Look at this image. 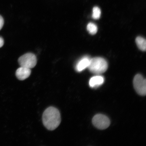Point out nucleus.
I'll return each mask as SVG.
<instances>
[{"label":"nucleus","mask_w":146,"mask_h":146,"mask_svg":"<svg viewBox=\"0 0 146 146\" xmlns=\"http://www.w3.org/2000/svg\"><path fill=\"white\" fill-rule=\"evenodd\" d=\"M4 23V19H3V17L1 15H0V30L3 28Z\"/></svg>","instance_id":"12"},{"label":"nucleus","mask_w":146,"mask_h":146,"mask_svg":"<svg viewBox=\"0 0 146 146\" xmlns=\"http://www.w3.org/2000/svg\"><path fill=\"white\" fill-rule=\"evenodd\" d=\"M92 123L95 127L100 129H106L110 124V120L105 115L97 114L93 118Z\"/></svg>","instance_id":"5"},{"label":"nucleus","mask_w":146,"mask_h":146,"mask_svg":"<svg viewBox=\"0 0 146 146\" xmlns=\"http://www.w3.org/2000/svg\"><path fill=\"white\" fill-rule=\"evenodd\" d=\"M4 40L1 37H0V48L2 47L4 44Z\"/></svg>","instance_id":"13"},{"label":"nucleus","mask_w":146,"mask_h":146,"mask_svg":"<svg viewBox=\"0 0 146 146\" xmlns=\"http://www.w3.org/2000/svg\"><path fill=\"white\" fill-rule=\"evenodd\" d=\"M108 67L107 62L104 58L96 57L91 59L88 68L91 72L96 74H103Z\"/></svg>","instance_id":"2"},{"label":"nucleus","mask_w":146,"mask_h":146,"mask_svg":"<svg viewBox=\"0 0 146 146\" xmlns=\"http://www.w3.org/2000/svg\"><path fill=\"white\" fill-rule=\"evenodd\" d=\"M104 78L103 76H96L91 78L89 82V85L92 88L97 87L103 84Z\"/></svg>","instance_id":"8"},{"label":"nucleus","mask_w":146,"mask_h":146,"mask_svg":"<svg viewBox=\"0 0 146 146\" xmlns=\"http://www.w3.org/2000/svg\"><path fill=\"white\" fill-rule=\"evenodd\" d=\"M101 15V10L98 7H94L93 9L92 17L94 19H99Z\"/></svg>","instance_id":"11"},{"label":"nucleus","mask_w":146,"mask_h":146,"mask_svg":"<svg viewBox=\"0 0 146 146\" xmlns=\"http://www.w3.org/2000/svg\"><path fill=\"white\" fill-rule=\"evenodd\" d=\"M21 67L31 69L36 66L37 59L35 54L32 53H27L20 57L18 60Z\"/></svg>","instance_id":"3"},{"label":"nucleus","mask_w":146,"mask_h":146,"mask_svg":"<svg viewBox=\"0 0 146 146\" xmlns=\"http://www.w3.org/2000/svg\"><path fill=\"white\" fill-rule=\"evenodd\" d=\"M136 42L137 46L140 50L143 51H145L146 42L145 38L141 36H138L136 38Z\"/></svg>","instance_id":"9"},{"label":"nucleus","mask_w":146,"mask_h":146,"mask_svg":"<svg viewBox=\"0 0 146 146\" xmlns=\"http://www.w3.org/2000/svg\"><path fill=\"white\" fill-rule=\"evenodd\" d=\"M31 73V69L21 67L16 70V76L18 80L23 81L29 78Z\"/></svg>","instance_id":"6"},{"label":"nucleus","mask_w":146,"mask_h":146,"mask_svg":"<svg viewBox=\"0 0 146 146\" xmlns=\"http://www.w3.org/2000/svg\"><path fill=\"white\" fill-rule=\"evenodd\" d=\"M42 121L44 125L48 130H54L59 126L61 122L59 110L54 107L48 108L43 113Z\"/></svg>","instance_id":"1"},{"label":"nucleus","mask_w":146,"mask_h":146,"mask_svg":"<svg viewBox=\"0 0 146 146\" xmlns=\"http://www.w3.org/2000/svg\"><path fill=\"white\" fill-rule=\"evenodd\" d=\"M87 30L91 35L95 34L98 31V27L96 25L93 23H89L87 25Z\"/></svg>","instance_id":"10"},{"label":"nucleus","mask_w":146,"mask_h":146,"mask_svg":"<svg viewBox=\"0 0 146 146\" xmlns=\"http://www.w3.org/2000/svg\"><path fill=\"white\" fill-rule=\"evenodd\" d=\"M133 85L135 90L141 96H145L146 94V81L141 75L137 74L133 80Z\"/></svg>","instance_id":"4"},{"label":"nucleus","mask_w":146,"mask_h":146,"mask_svg":"<svg viewBox=\"0 0 146 146\" xmlns=\"http://www.w3.org/2000/svg\"><path fill=\"white\" fill-rule=\"evenodd\" d=\"M90 58L88 56H85L78 61L76 65V70L78 72H81L88 67L90 63Z\"/></svg>","instance_id":"7"}]
</instances>
